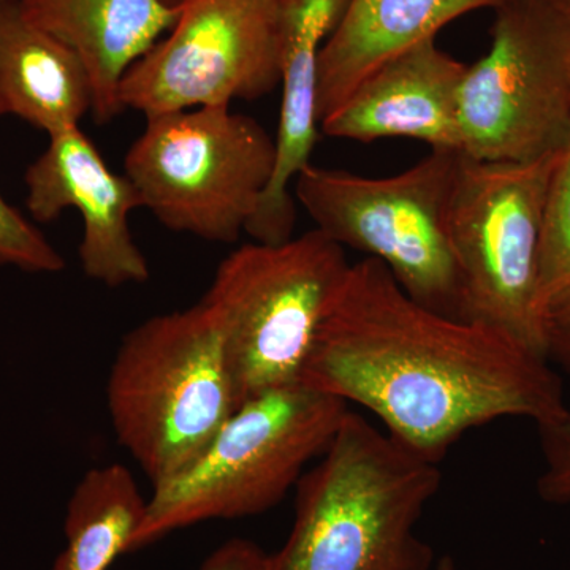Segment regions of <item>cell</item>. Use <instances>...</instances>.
<instances>
[{"label": "cell", "instance_id": "3", "mask_svg": "<svg viewBox=\"0 0 570 570\" xmlns=\"http://www.w3.org/2000/svg\"><path fill=\"white\" fill-rule=\"evenodd\" d=\"M111 425L153 489L176 478L238 409L223 324L208 303L124 336L107 382Z\"/></svg>", "mask_w": 570, "mask_h": 570}, {"label": "cell", "instance_id": "1", "mask_svg": "<svg viewBox=\"0 0 570 570\" xmlns=\"http://www.w3.org/2000/svg\"><path fill=\"white\" fill-rule=\"evenodd\" d=\"M299 382L373 412L397 444L433 463L472 428L547 425L569 409L546 356L420 305L371 257L348 266Z\"/></svg>", "mask_w": 570, "mask_h": 570}, {"label": "cell", "instance_id": "11", "mask_svg": "<svg viewBox=\"0 0 570 570\" xmlns=\"http://www.w3.org/2000/svg\"><path fill=\"white\" fill-rule=\"evenodd\" d=\"M24 183L26 208L37 223H52L69 208L80 213V261L89 279L112 288L149 279L129 224L130 213L142 208L141 195L129 176L110 170L80 126L50 135Z\"/></svg>", "mask_w": 570, "mask_h": 570}, {"label": "cell", "instance_id": "18", "mask_svg": "<svg viewBox=\"0 0 570 570\" xmlns=\"http://www.w3.org/2000/svg\"><path fill=\"white\" fill-rule=\"evenodd\" d=\"M7 115L0 99V118ZM14 266L28 273H59L66 261L39 228L0 195V268Z\"/></svg>", "mask_w": 570, "mask_h": 570}, {"label": "cell", "instance_id": "21", "mask_svg": "<svg viewBox=\"0 0 570 570\" xmlns=\"http://www.w3.org/2000/svg\"><path fill=\"white\" fill-rule=\"evenodd\" d=\"M547 358L570 374V305L547 321Z\"/></svg>", "mask_w": 570, "mask_h": 570}, {"label": "cell", "instance_id": "5", "mask_svg": "<svg viewBox=\"0 0 570 570\" xmlns=\"http://www.w3.org/2000/svg\"><path fill=\"white\" fill-rule=\"evenodd\" d=\"M460 154L431 149L414 167L387 178L309 164L295 178V195L322 234L387 266L420 305L461 318L448 230Z\"/></svg>", "mask_w": 570, "mask_h": 570}, {"label": "cell", "instance_id": "13", "mask_svg": "<svg viewBox=\"0 0 570 570\" xmlns=\"http://www.w3.org/2000/svg\"><path fill=\"white\" fill-rule=\"evenodd\" d=\"M26 17L77 55L91 85L94 121L124 111L127 71L174 28L179 7L164 0H20Z\"/></svg>", "mask_w": 570, "mask_h": 570}, {"label": "cell", "instance_id": "22", "mask_svg": "<svg viewBox=\"0 0 570 570\" xmlns=\"http://www.w3.org/2000/svg\"><path fill=\"white\" fill-rule=\"evenodd\" d=\"M434 570H455V564H453V561L450 560V558H442Z\"/></svg>", "mask_w": 570, "mask_h": 570}, {"label": "cell", "instance_id": "12", "mask_svg": "<svg viewBox=\"0 0 570 570\" xmlns=\"http://www.w3.org/2000/svg\"><path fill=\"white\" fill-rule=\"evenodd\" d=\"M466 70L468 63L441 50L436 39L422 41L371 71L321 122L322 134L363 142L412 138L461 153L459 105Z\"/></svg>", "mask_w": 570, "mask_h": 570}, {"label": "cell", "instance_id": "10", "mask_svg": "<svg viewBox=\"0 0 570 570\" xmlns=\"http://www.w3.org/2000/svg\"><path fill=\"white\" fill-rule=\"evenodd\" d=\"M283 17L284 0H184L124 77V110L148 118L268 96L283 77Z\"/></svg>", "mask_w": 570, "mask_h": 570}, {"label": "cell", "instance_id": "19", "mask_svg": "<svg viewBox=\"0 0 570 570\" xmlns=\"http://www.w3.org/2000/svg\"><path fill=\"white\" fill-rule=\"evenodd\" d=\"M543 471L538 480L539 497L551 504L570 502V409L554 422L540 425Z\"/></svg>", "mask_w": 570, "mask_h": 570}, {"label": "cell", "instance_id": "7", "mask_svg": "<svg viewBox=\"0 0 570 570\" xmlns=\"http://www.w3.org/2000/svg\"><path fill=\"white\" fill-rule=\"evenodd\" d=\"M276 141L228 105L148 116L124 170L164 227L230 245L268 187Z\"/></svg>", "mask_w": 570, "mask_h": 570}, {"label": "cell", "instance_id": "20", "mask_svg": "<svg viewBox=\"0 0 570 570\" xmlns=\"http://www.w3.org/2000/svg\"><path fill=\"white\" fill-rule=\"evenodd\" d=\"M272 554L253 540L230 539L213 551L198 570H269Z\"/></svg>", "mask_w": 570, "mask_h": 570}, {"label": "cell", "instance_id": "9", "mask_svg": "<svg viewBox=\"0 0 570 570\" xmlns=\"http://www.w3.org/2000/svg\"><path fill=\"white\" fill-rule=\"evenodd\" d=\"M461 154L528 163L570 138V11L557 0H508L494 9L487 55L460 89Z\"/></svg>", "mask_w": 570, "mask_h": 570}, {"label": "cell", "instance_id": "23", "mask_svg": "<svg viewBox=\"0 0 570 570\" xmlns=\"http://www.w3.org/2000/svg\"><path fill=\"white\" fill-rule=\"evenodd\" d=\"M167 6L175 7V9H178V7L183 6L184 0H164Z\"/></svg>", "mask_w": 570, "mask_h": 570}, {"label": "cell", "instance_id": "16", "mask_svg": "<svg viewBox=\"0 0 570 570\" xmlns=\"http://www.w3.org/2000/svg\"><path fill=\"white\" fill-rule=\"evenodd\" d=\"M148 501L122 464L92 468L75 487L67 505V546L51 570H108L129 553Z\"/></svg>", "mask_w": 570, "mask_h": 570}, {"label": "cell", "instance_id": "15", "mask_svg": "<svg viewBox=\"0 0 570 570\" xmlns=\"http://www.w3.org/2000/svg\"><path fill=\"white\" fill-rule=\"evenodd\" d=\"M0 99L7 115L48 137L80 126L92 108L80 59L33 24L20 0H0Z\"/></svg>", "mask_w": 570, "mask_h": 570}, {"label": "cell", "instance_id": "2", "mask_svg": "<svg viewBox=\"0 0 570 570\" xmlns=\"http://www.w3.org/2000/svg\"><path fill=\"white\" fill-rule=\"evenodd\" d=\"M439 485L438 463L348 411L296 485L294 528L269 570H430L415 528Z\"/></svg>", "mask_w": 570, "mask_h": 570}, {"label": "cell", "instance_id": "6", "mask_svg": "<svg viewBox=\"0 0 570 570\" xmlns=\"http://www.w3.org/2000/svg\"><path fill=\"white\" fill-rule=\"evenodd\" d=\"M348 266L344 247L317 228L243 245L220 262L204 299L223 324L238 407L299 382Z\"/></svg>", "mask_w": 570, "mask_h": 570}, {"label": "cell", "instance_id": "14", "mask_svg": "<svg viewBox=\"0 0 570 570\" xmlns=\"http://www.w3.org/2000/svg\"><path fill=\"white\" fill-rule=\"evenodd\" d=\"M508 0H351L318 55L321 122L337 110L371 71L422 41L436 39L456 18L498 9Z\"/></svg>", "mask_w": 570, "mask_h": 570}, {"label": "cell", "instance_id": "17", "mask_svg": "<svg viewBox=\"0 0 570 570\" xmlns=\"http://www.w3.org/2000/svg\"><path fill=\"white\" fill-rule=\"evenodd\" d=\"M570 305V138L551 175L540 225L538 298L543 322Z\"/></svg>", "mask_w": 570, "mask_h": 570}, {"label": "cell", "instance_id": "8", "mask_svg": "<svg viewBox=\"0 0 570 570\" xmlns=\"http://www.w3.org/2000/svg\"><path fill=\"white\" fill-rule=\"evenodd\" d=\"M561 151L528 163L460 154L448 220L461 318L491 326L546 358L547 325L535 306L540 225Z\"/></svg>", "mask_w": 570, "mask_h": 570}, {"label": "cell", "instance_id": "4", "mask_svg": "<svg viewBox=\"0 0 570 570\" xmlns=\"http://www.w3.org/2000/svg\"><path fill=\"white\" fill-rule=\"evenodd\" d=\"M348 411L302 382L245 401L186 471L153 489L129 553L197 523L268 512L328 449Z\"/></svg>", "mask_w": 570, "mask_h": 570}, {"label": "cell", "instance_id": "24", "mask_svg": "<svg viewBox=\"0 0 570 570\" xmlns=\"http://www.w3.org/2000/svg\"><path fill=\"white\" fill-rule=\"evenodd\" d=\"M561 7H564L566 10L570 11V0H557Z\"/></svg>", "mask_w": 570, "mask_h": 570}]
</instances>
